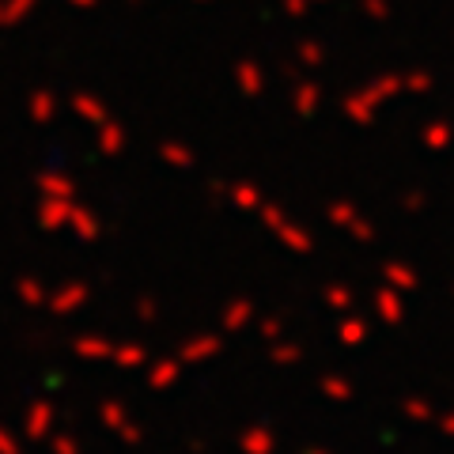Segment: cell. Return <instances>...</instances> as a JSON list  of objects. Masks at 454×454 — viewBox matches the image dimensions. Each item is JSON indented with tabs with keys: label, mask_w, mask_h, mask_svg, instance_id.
Here are the masks:
<instances>
[]
</instances>
